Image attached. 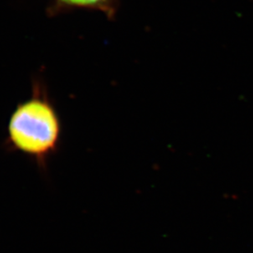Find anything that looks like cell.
Returning a JSON list of instances; mask_svg holds the SVG:
<instances>
[{
    "instance_id": "cell-1",
    "label": "cell",
    "mask_w": 253,
    "mask_h": 253,
    "mask_svg": "<svg viewBox=\"0 0 253 253\" xmlns=\"http://www.w3.org/2000/svg\"><path fill=\"white\" fill-rule=\"evenodd\" d=\"M63 125L49 87L42 74L32 77V94L10 116L2 147L20 153L47 173L49 161L59 151Z\"/></svg>"
},
{
    "instance_id": "cell-2",
    "label": "cell",
    "mask_w": 253,
    "mask_h": 253,
    "mask_svg": "<svg viewBox=\"0 0 253 253\" xmlns=\"http://www.w3.org/2000/svg\"><path fill=\"white\" fill-rule=\"evenodd\" d=\"M64 4L73 7L99 10L112 18L117 9V0H59Z\"/></svg>"
}]
</instances>
